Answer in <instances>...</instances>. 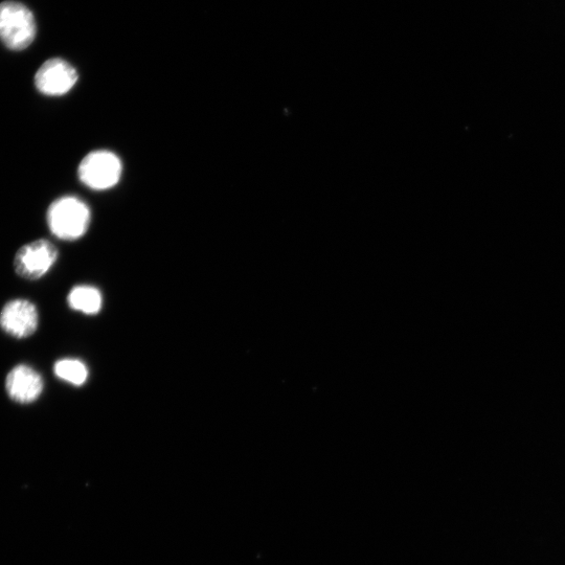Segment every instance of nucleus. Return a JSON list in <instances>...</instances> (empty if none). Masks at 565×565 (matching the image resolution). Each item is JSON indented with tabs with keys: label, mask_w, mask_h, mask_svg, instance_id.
I'll return each mask as SVG.
<instances>
[{
	"label": "nucleus",
	"mask_w": 565,
	"mask_h": 565,
	"mask_svg": "<svg viewBox=\"0 0 565 565\" xmlns=\"http://www.w3.org/2000/svg\"><path fill=\"white\" fill-rule=\"evenodd\" d=\"M44 389L41 375L27 365L13 368L6 378L9 398L18 404H30L39 399Z\"/></svg>",
	"instance_id": "nucleus-7"
},
{
	"label": "nucleus",
	"mask_w": 565,
	"mask_h": 565,
	"mask_svg": "<svg viewBox=\"0 0 565 565\" xmlns=\"http://www.w3.org/2000/svg\"><path fill=\"white\" fill-rule=\"evenodd\" d=\"M51 233L61 240L74 241L88 231L92 213L86 203L75 196L56 199L48 210Z\"/></svg>",
	"instance_id": "nucleus-1"
},
{
	"label": "nucleus",
	"mask_w": 565,
	"mask_h": 565,
	"mask_svg": "<svg viewBox=\"0 0 565 565\" xmlns=\"http://www.w3.org/2000/svg\"><path fill=\"white\" fill-rule=\"evenodd\" d=\"M78 80L79 75L75 67L61 58L45 61L34 78L38 92L48 97L69 94Z\"/></svg>",
	"instance_id": "nucleus-5"
},
{
	"label": "nucleus",
	"mask_w": 565,
	"mask_h": 565,
	"mask_svg": "<svg viewBox=\"0 0 565 565\" xmlns=\"http://www.w3.org/2000/svg\"><path fill=\"white\" fill-rule=\"evenodd\" d=\"M67 303L75 311L97 314L102 309L103 299L101 292L96 287L81 285L71 290Z\"/></svg>",
	"instance_id": "nucleus-8"
},
{
	"label": "nucleus",
	"mask_w": 565,
	"mask_h": 565,
	"mask_svg": "<svg viewBox=\"0 0 565 565\" xmlns=\"http://www.w3.org/2000/svg\"><path fill=\"white\" fill-rule=\"evenodd\" d=\"M56 246L39 239L21 246L14 258L15 273L22 279L36 281L49 273L58 260Z\"/></svg>",
	"instance_id": "nucleus-4"
},
{
	"label": "nucleus",
	"mask_w": 565,
	"mask_h": 565,
	"mask_svg": "<svg viewBox=\"0 0 565 565\" xmlns=\"http://www.w3.org/2000/svg\"><path fill=\"white\" fill-rule=\"evenodd\" d=\"M38 325V310L28 300H12L0 311V328L14 338L25 339L32 336Z\"/></svg>",
	"instance_id": "nucleus-6"
},
{
	"label": "nucleus",
	"mask_w": 565,
	"mask_h": 565,
	"mask_svg": "<svg viewBox=\"0 0 565 565\" xmlns=\"http://www.w3.org/2000/svg\"><path fill=\"white\" fill-rule=\"evenodd\" d=\"M123 174L121 158L108 150L88 153L78 169L80 182L89 189L106 191L116 187Z\"/></svg>",
	"instance_id": "nucleus-3"
},
{
	"label": "nucleus",
	"mask_w": 565,
	"mask_h": 565,
	"mask_svg": "<svg viewBox=\"0 0 565 565\" xmlns=\"http://www.w3.org/2000/svg\"><path fill=\"white\" fill-rule=\"evenodd\" d=\"M54 373L59 379L69 382L75 387L83 386L88 378V369L79 359L65 358L58 360L54 366Z\"/></svg>",
	"instance_id": "nucleus-9"
},
{
	"label": "nucleus",
	"mask_w": 565,
	"mask_h": 565,
	"mask_svg": "<svg viewBox=\"0 0 565 565\" xmlns=\"http://www.w3.org/2000/svg\"><path fill=\"white\" fill-rule=\"evenodd\" d=\"M37 33L33 13L16 2L0 4V40L12 51H24L30 47Z\"/></svg>",
	"instance_id": "nucleus-2"
}]
</instances>
